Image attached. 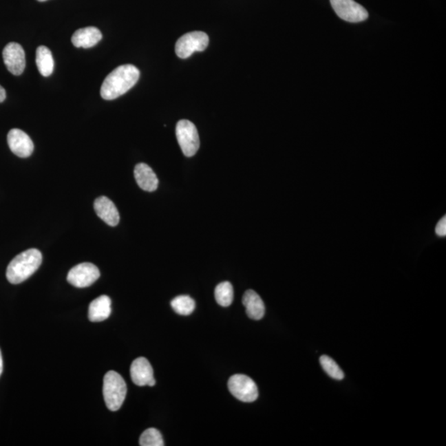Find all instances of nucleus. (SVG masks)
<instances>
[{
	"label": "nucleus",
	"instance_id": "obj_2",
	"mask_svg": "<svg viewBox=\"0 0 446 446\" xmlns=\"http://www.w3.org/2000/svg\"><path fill=\"white\" fill-rule=\"evenodd\" d=\"M43 262V255L37 249H28L15 256L7 268L8 282L19 284L34 274Z\"/></svg>",
	"mask_w": 446,
	"mask_h": 446
},
{
	"label": "nucleus",
	"instance_id": "obj_22",
	"mask_svg": "<svg viewBox=\"0 0 446 446\" xmlns=\"http://www.w3.org/2000/svg\"><path fill=\"white\" fill-rule=\"evenodd\" d=\"M436 233L439 237H445L446 235V217L444 216L438 222L436 226Z\"/></svg>",
	"mask_w": 446,
	"mask_h": 446
},
{
	"label": "nucleus",
	"instance_id": "obj_12",
	"mask_svg": "<svg viewBox=\"0 0 446 446\" xmlns=\"http://www.w3.org/2000/svg\"><path fill=\"white\" fill-rule=\"evenodd\" d=\"M94 210L98 216L107 225L115 226L118 224L120 215L113 201L105 196H101L94 201Z\"/></svg>",
	"mask_w": 446,
	"mask_h": 446
},
{
	"label": "nucleus",
	"instance_id": "obj_21",
	"mask_svg": "<svg viewBox=\"0 0 446 446\" xmlns=\"http://www.w3.org/2000/svg\"><path fill=\"white\" fill-rule=\"evenodd\" d=\"M139 444L142 446L164 445L162 435L156 428L146 429L140 437Z\"/></svg>",
	"mask_w": 446,
	"mask_h": 446
},
{
	"label": "nucleus",
	"instance_id": "obj_16",
	"mask_svg": "<svg viewBox=\"0 0 446 446\" xmlns=\"http://www.w3.org/2000/svg\"><path fill=\"white\" fill-rule=\"evenodd\" d=\"M111 299L109 296L102 295L91 301L89 307V319L92 322H100L111 315Z\"/></svg>",
	"mask_w": 446,
	"mask_h": 446
},
{
	"label": "nucleus",
	"instance_id": "obj_18",
	"mask_svg": "<svg viewBox=\"0 0 446 446\" xmlns=\"http://www.w3.org/2000/svg\"><path fill=\"white\" fill-rule=\"evenodd\" d=\"M171 307L176 313L181 316H189L195 309L196 304L192 297L181 295L171 301Z\"/></svg>",
	"mask_w": 446,
	"mask_h": 446
},
{
	"label": "nucleus",
	"instance_id": "obj_3",
	"mask_svg": "<svg viewBox=\"0 0 446 446\" xmlns=\"http://www.w3.org/2000/svg\"><path fill=\"white\" fill-rule=\"evenodd\" d=\"M127 384L117 372H107L103 379V394L106 406L110 411L121 408L127 395Z\"/></svg>",
	"mask_w": 446,
	"mask_h": 446
},
{
	"label": "nucleus",
	"instance_id": "obj_10",
	"mask_svg": "<svg viewBox=\"0 0 446 446\" xmlns=\"http://www.w3.org/2000/svg\"><path fill=\"white\" fill-rule=\"evenodd\" d=\"M8 144L12 152L21 158H27L34 150V145L30 136L26 132L17 128L8 132Z\"/></svg>",
	"mask_w": 446,
	"mask_h": 446
},
{
	"label": "nucleus",
	"instance_id": "obj_1",
	"mask_svg": "<svg viewBox=\"0 0 446 446\" xmlns=\"http://www.w3.org/2000/svg\"><path fill=\"white\" fill-rule=\"evenodd\" d=\"M140 77V72L135 65H123L111 72L105 78L101 86V97L106 100L122 96L131 89Z\"/></svg>",
	"mask_w": 446,
	"mask_h": 446
},
{
	"label": "nucleus",
	"instance_id": "obj_6",
	"mask_svg": "<svg viewBox=\"0 0 446 446\" xmlns=\"http://www.w3.org/2000/svg\"><path fill=\"white\" fill-rule=\"evenodd\" d=\"M229 388L235 399L244 403L255 402L258 399V387L253 379L244 374H235L229 380Z\"/></svg>",
	"mask_w": 446,
	"mask_h": 446
},
{
	"label": "nucleus",
	"instance_id": "obj_11",
	"mask_svg": "<svg viewBox=\"0 0 446 446\" xmlns=\"http://www.w3.org/2000/svg\"><path fill=\"white\" fill-rule=\"evenodd\" d=\"M132 382L138 386L156 385L154 372L150 362L145 357H139L132 362L130 369Z\"/></svg>",
	"mask_w": 446,
	"mask_h": 446
},
{
	"label": "nucleus",
	"instance_id": "obj_20",
	"mask_svg": "<svg viewBox=\"0 0 446 446\" xmlns=\"http://www.w3.org/2000/svg\"><path fill=\"white\" fill-rule=\"evenodd\" d=\"M320 363L322 369L324 370L330 378L337 380L344 379V373H343L340 366L337 365L333 359L328 357V355H322L320 358Z\"/></svg>",
	"mask_w": 446,
	"mask_h": 446
},
{
	"label": "nucleus",
	"instance_id": "obj_4",
	"mask_svg": "<svg viewBox=\"0 0 446 446\" xmlns=\"http://www.w3.org/2000/svg\"><path fill=\"white\" fill-rule=\"evenodd\" d=\"M176 138L185 156L191 157L196 154L200 147V140L197 128L192 122L180 120L176 125Z\"/></svg>",
	"mask_w": 446,
	"mask_h": 446
},
{
	"label": "nucleus",
	"instance_id": "obj_7",
	"mask_svg": "<svg viewBox=\"0 0 446 446\" xmlns=\"http://www.w3.org/2000/svg\"><path fill=\"white\" fill-rule=\"evenodd\" d=\"M100 276V272L92 263H81L73 267L68 273L67 280L76 288H86L92 285Z\"/></svg>",
	"mask_w": 446,
	"mask_h": 446
},
{
	"label": "nucleus",
	"instance_id": "obj_13",
	"mask_svg": "<svg viewBox=\"0 0 446 446\" xmlns=\"http://www.w3.org/2000/svg\"><path fill=\"white\" fill-rule=\"evenodd\" d=\"M134 176L139 187L145 190V191L153 192L158 188V178L147 164L140 163L136 164L134 169Z\"/></svg>",
	"mask_w": 446,
	"mask_h": 446
},
{
	"label": "nucleus",
	"instance_id": "obj_17",
	"mask_svg": "<svg viewBox=\"0 0 446 446\" xmlns=\"http://www.w3.org/2000/svg\"><path fill=\"white\" fill-rule=\"evenodd\" d=\"M36 64L41 76L48 77L54 70V59L51 51L45 45H40L36 52Z\"/></svg>",
	"mask_w": 446,
	"mask_h": 446
},
{
	"label": "nucleus",
	"instance_id": "obj_24",
	"mask_svg": "<svg viewBox=\"0 0 446 446\" xmlns=\"http://www.w3.org/2000/svg\"><path fill=\"white\" fill-rule=\"evenodd\" d=\"M3 357H2L1 350H0V376H1L3 373Z\"/></svg>",
	"mask_w": 446,
	"mask_h": 446
},
{
	"label": "nucleus",
	"instance_id": "obj_5",
	"mask_svg": "<svg viewBox=\"0 0 446 446\" xmlns=\"http://www.w3.org/2000/svg\"><path fill=\"white\" fill-rule=\"evenodd\" d=\"M209 43V36L205 32H189L177 41L176 53L181 59H186L192 56L193 52H204Z\"/></svg>",
	"mask_w": 446,
	"mask_h": 446
},
{
	"label": "nucleus",
	"instance_id": "obj_9",
	"mask_svg": "<svg viewBox=\"0 0 446 446\" xmlns=\"http://www.w3.org/2000/svg\"><path fill=\"white\" fill-rule=\"evenodd\" d=\"M3 59L8 72L14 76H20L24 72L26 65L25 52L19 43H8L3 49Z\"/></svg>",
	"mask_w": 446,
	"mask_h": 446
},
{
	"label": "nucleus",
	"instance_id": "obj_14",
	"mask_svg": "<svg viewBox=\"0 0 446 446\" xmlns=\"http://www.w3.org/2000/svg\"><path fill=\"white\" fill-rule=\"evenodd\" d=\"M102 33L98 28L88 27L78 29L74 32L72 41L74 47L78 48H90L97 45L102 39Z\"/></svg>",
	"mask_w": 446,
	"mask_h": 446
},
{
	"label": "nucleus",
	"instance_id": "obj_15",
	"mask_svg": "<svg viewBox=\"0 0 446 446\" xmlns=\"http://www.w3.org/2000/svg\"><path fill=\"white\" fill-rule=\"evenodd\" d=\"M242 304L245 306L248 317L253 320H260L264 316L266 307L262 297L253 290H247L244 293Z\"/></svg>",
	"mask_w": 446,
	"mask_h": 446
},
{
	"label": "nucleus",
	"instance_id": "obj_8",
	"mask_svg": "<svg viewBox=\"0 0 446 446\" xmlns=\"http://www.w3.org/2000/svg\"><path fill=\"white\" fill-rule=\"evenodd\" d=\"M330 1L336 14L347 22H363L369 17L365 8L354 0H330Z\"/></svg>",
	"mask_w": 446,
	"mask_h": 446
},
{
	"label": "nucleus",
	"instance_id": "obj_25",
	"mask_svg": "<svg viewBox=\"0 0 446 446\" xmlns=\"http://www.w3.org/2000/svg\"><path fill=\"white\" fill-rule=\"evenodd\" d=\"M37 1H39V2H45V1H47V0H37Z\"/></svg>",
	"mask_w": 446,
	"mask_h": 446
},
{
	"label": "nucleus",
	"instance_id": "obj_19",
	"mask_svg": "<svg viewBox=\"0 0 446 446\" xmlns=\"http://www.w3.org/2000/svg\"><path fill=\"white\" fill-rule=\"evenodd\" d=\"M233 287L230 282L225 281V282L219 284L215 288V299L222 307H229L233 304Z\"/></svg>",
	"mask_w": 446,
	"mask_h": 446
},
{
	"label": "nucleus",
	"instance_id": "obj_23",
	"mask_svg": "<svg viewBox=\"0 0 446 446\" xmlns=\"http://www.w3.org/2000/svg\"><path fill=\"white\" fill-rule=\"evenodd\" d=\"M6 89H4L3 87L0 85V103H2L4 100H6Z\"/></svg>",
	"mask_w": 446,
	"mask_h": 446
}]
</instances>
